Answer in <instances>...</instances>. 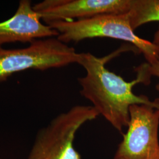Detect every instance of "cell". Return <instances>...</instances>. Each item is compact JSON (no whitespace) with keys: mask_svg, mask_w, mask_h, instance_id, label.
I'll use <instances>...</instances> for the list:
<instances>
[{"mask_svg":"<svg viewBox=\"0 0 159 159\" xmlns=\"http://www.w3.org/2000/svg\"><path fill=\"white\" fill-rule=\"evenodd\" d=\"M99 114L92 106L77 105L60 114L38 132L29 159H82L74 147L77 131Z\"/></svg>","mask_w":159,"mask_h":159,"instance_id":"3957f363","label":"cell"},{"mask_svg":"<svg viewBox=\"0 0 159 159\" xmlns=\"http://www.w3.org/2000/svg\"><path fill=\"white\" fill-rule=\"evenodd\" d=\"M128 15L134 31L145 24L159 22V0H130Z\"/></svg>","mask_w":159,"mask_h":159,"instance_id":"ba28073f","label":"cell"},{"mask_svg":"<svg viewBox=\"0 0 159 159\" xmlns=\"http://www.w3.org/2000/svg\"><path fill=\"white\" fill-rule=\"evenodd\" d=\"M80 53L57 37L38 39L21 48L0 47V83L12 74L34 69L45 71L79 63Z\"/></svg>","mask_w":159,"mask_h":159,"instance_id":"277c9868","label":"cell"},{"mask_svg":"<svg viewBox=\"0 0 159 159\" xmlns=\"http://www.w3.org/2000/svg\"><path fill=\"white\" fill-rule=\"evenodd\" d=\"M129 113L128 129L113 159H159V110L134 104Z\"/></svg>","mask_w":159,"mask_h":159,"instance_id":"5b68a950","label":"cell"},{"mask_svg":"<svg viewBox=\"0 0 159 159\" xmlns=\"http://www.w3.org/2000/svg\"><path fill=\"white\" fill-rule=\"evenodd\" d=\"M58 33L57 39L65 44L97 37L111 38L130 43L148 64L159 60V48L153 41L135 34L131 27L128 12L104 14L79 20L57 21L47 24Z\"/></svg>","mask_w":159,"mask_h":159,"instance_id":"7a4b0ae2","label":"cell"},{"mask_svg":"<svg viewBox=\"0 0 159 159\" xmlns=\"http://www.w3.org/2000/svg\"><path fill=\"white\" fill-rule=\"evenodd\" d=\"M137 68L142 71L150 80L152 76L159 78V60L153 64H143ZM156 89L159 91V83L156 85Z\"/></svg>","mask_w":159,"mask_h":159,"instance_id":"9c48e42d","label":"cell"},{"mask_svg":"<svg viewBox=\"0 0 159 159\" xmlns=\"http://www.w3.org/2000/svg\"><path fill=\"white\" fill-rule=\"evenodd\" d=\"M111 56L99 58L90 52H81L78 64L85 70V75L78 78L81 95L92 104L99 115L119 131L127 127L129 108L134 104H146L159 110V98L151 101L144 95L135 94L133 89L139 83L144 84L142 75L126 81L110 71L106 63Z\"/></svg>","mask_w":159,"mask_h":159,"instance_id":"6da1fadb","label":"cell"},{"mask_svg":"<svg viewBox=\"0 0 159 159\" xmlns=\"http://www.w3.org/2000/svg\"><path fill=\"white\" fill-rule=\"evenodd\" d=\"M41 20L31 1L21 0L15 14L0 22V47L7 43H30L38 39L57 37V31Z\"/></svg>","mask_w":159,"mask_h":159,"instance_id":"52a82bcc","label":"cell"},{"mask_svg":"<svg viewBox=\"0 0 159 159\" xmlns=\"http://www.w3.org/2000/svg\"><path fill=\"white\" fill-rule=\"evenodd\" d=\"M130 0H44L33 6L47 24L129 11Z\"/></svg>","mask_w":159,"mask_h":159,"instance_id":"8992f818","label":"cell"},{"mask_svg":"<svg viewBox=\"0 0 159 159\" xmlns=\"http://www.w3.org/2000/svg\"><path fill=\"white\" fill-rule=\"evenodd\" d=\"M153 43L155 45L157 46L159 48V27H158V29H157V30L156 31L155 33L154 34Z\"/></svg>","mask_w":159,"mask_h":159,"instance_id":"30bf717a","label":"cell"}]
</instances>
